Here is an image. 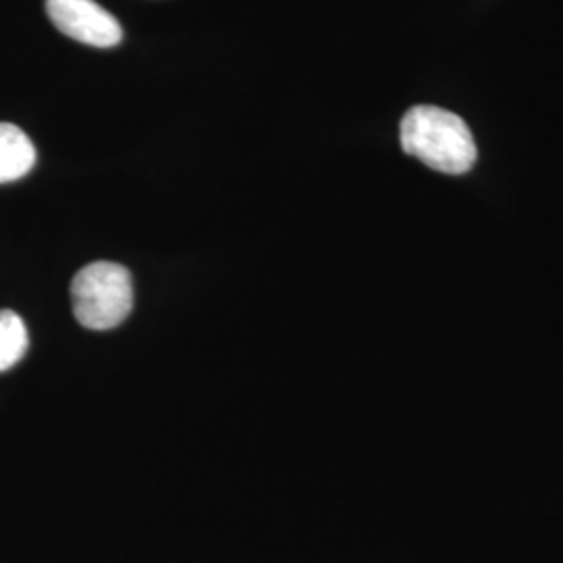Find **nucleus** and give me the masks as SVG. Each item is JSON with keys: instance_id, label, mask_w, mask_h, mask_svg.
<instances>
[{"instance_id": "1", "label": "nucleus", "mask_w": 563, "mask_h": 563, "mask_svg": "<svg viewBox=\"0 0 563 563\" xmlns=\"http://www.w3.org/2000/svg\"><path fill=\"white\" fill-rule=\"evenodd\" d=\"M401 146L407 155L449 176L470 172L478 157L467 123L451 111L428 104L413 107L405 113Z\"/></svg>"}, {"instance_id": "2", "label": "nucleus", "mask_w": 563, "mask_h": 563, "mask_svg": "<svg viewBox=\"0 0 563 563\" xmlns=\"http://www.w3.org/2000/svg\"><path fill=\"white\" fill-rule=\"evenodd\" d=\"M132 305V276L120 263H90L71 280L74 316L88 330H111L120 325L130 316Z\"/></svg>"}, {"instance_id": "3", "label": "nucleus", "mask_w": 563, "mask_h": 563, "mask_svg": "<svg viewBox=\"0 0 563 563\" xmlns=\"http://www.w3.org/2000/svg\"><path fill=\"white\" fill-rule=\"evenodd\" d=\"M46 13L65 36L88 46L111 48L123 38L120 21L95 0H46Z\"/></svg>"}, {"instance_id": "4", "label": "nucleus", "mask_w": 563, "mask_h": 563, "mask_svg": "<svg viewBox=\"0 0 563 563\" xmlns=\"http://www.w3.org/2000/svg\"><path fill=\"white\" fill-rule=\"evenodd\" d=\"M34 165V142L18 125L0 121V184L20 180L32 172Z\"/></svg>"}, {"instance_id": "5", "label": "nucleus", "mask_w": 563, "mask_h": 563, "mask_svg": "<svg viewBox=\"0 0 563 563\" xmlns=\"http://www.w3.org/2000/svg\"><path fill=\"white\" fill-rule=\"evenodd\" d=\"M27 351V328L11 309L0 311V372L11 369Z\"/></svg>"}]
</instances>
